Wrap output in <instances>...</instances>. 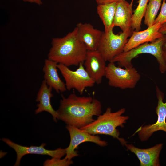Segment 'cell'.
Wrapping results in <instances>:
<instances>
[{
    "mask_svg": "<svg viewBox=\"0 0 166 166\" xmlns=\"http://www.w3.org/2000/svg\"><path fill=\"white\" fill-rule=\"evenodd\" d=\"M117 2L98 4L97 7V13L102 20L106 32L114 27L113 22L116 10Z\"/></svg>",
    "mask_w": 166,
    "mask_h": 166,
    "instance_id": "18",
    "label": "cell"
},
{
    "mask_svg": "<svg viewBox=\"0 0 166 166\" xmlns=\"http://www.w3.org/2000/svg\"><path fill=\"white\" fill-rule=\"evenodd\" d=\"M83 63L80 64L75 70H71L62 64L57 65L58 69L65 80L67 89H75L80 94L83 93L86 88L92 87L95 84L86 71Z\"/></svg>",
    "mask_w": 166,
    "mask_h": 166,
    "instance_id": "7",
    "label": "cell"
},
{
    "mask_svg": "<svg viewBox=\"0 0 166 166\" xmlns=\"http://www.w3.org/2000/svg\"><path fill=\"white\" fill-rule=\"evenodd\" d=\"M149 0H139L138 5L134 10L132 16V30L139 31L141 29V25L144 17Z\"/></svg>",
    "mask_w": 166,
    "mask_h": 166,
    "instance_id": "20",
    "label": "cell"
},
{
    "mask_svg": "<svg viewBox=\"0 0 166 166\" xmlns=\"http://www.w3.org/2000/svg\"><path fill=\"white\" fill-rule=\"evenodd\" d=\"M166 0H163L161 5V10L157 17H156L154 23H159L162 25L166 22Z\"/></svg>",
    "mask_w": 166,
    "mask_h": 166,
    "instance_id": "22",
    "label": "cell"
},
{
    "mask_svg": "<svg viewBox=\"0 0 166 166\" xmlns=\"http://www.w3.org/2000/svg\"><path fill=\"white\" fill-rule=\"evenodd\" d=\"M23 1L34 3L38 5H41L42 4V0H21Z\"/></svg>",
    "mask_w": 166,
    "mask_h": 166,
    "instance_id": "25",
    "label": "cell"
},
{
    "mask_svg": "<svg viewBox=\"0 0 166 166\" xmlns=\"http://www.w3.org/2000/svg\"><path fill=\"white\" fill-rule=\"evenodd\" d=\"M73 162L72 160H69L65 158H61L53 157L48 159L44 162V166H68L73 164Z\"/></svg>",
    "mask_w": 166,
    "mask_h": 166,
    "instance_id": "21",
    "label": "cell"
},
{
    "mask_svg": "<svg viewBox=\"0 0 166 166\" xmlns=\"http://www.w3.org/2000/svg\"><path fill=\"white\" fill-rule=\"evenodd\" d=\"M66 128L69 132L70 141L69 146L65 148V158L69 160L78 155L76 150L78 146L85 142H91L101 147L107 145V142L101 140L97 135L91 134L73 126L67 125Z\"/></svg>",
    "mask_w": 166,
    "mask_h": 166,
    "instance_id": "8",
    "label": "cell"
},
{
    "mask_svg": "<svg viewBox=\"0 0 166 166\" xmlns=\"http://www.w3.org/2000/svg\"><path fill=\"white\" fill-rule=\"evenodd\" d=\"M106 62L97 50L88 51L83 65L86 71L97 84H101L105 76Z\"/></svg>",
    "mask_w": 166,
    "mask_h": 166,
    "instance_id": "11",
    "label": "cell"
},
{
    "mask_svg": "<svg viewBox=\"0 0 166 166\" xmlns=\"http://www.w3.org/2000/svg\"><path fill=\"white\" fill-rule=\"evenodd\" d=\"M163 55L165 62L166 68V47L164 46L163 47Z\"/></svg>",
    "mask_w": 166,
    "mask_h": 166,
    "instance_id": "26",
    "label": "cell"
},
{
    "mask_svg": "<svg viewBox=\"0 0 166 166\" xmlns=\"http://www.w3.org/2000/svg\"><path fill=\"white\" fill-rule=\"evenodd\" d=\"M1 140L12 148L16 152L17 158L14 166H19L22 158L28 154L47 155L50 156L52 158H61L66 155L65 148H59L54 150H48L45 148L46 145L45 143H42L39 146L27 147L17 144L7 138H3Z\"/></svg>",
    "mask_w": 166,
    "mask_h": 166,
    "instance_id": "10",
    "label": "cell"
},
{
    "mask_svg": "<svg viewBox=\"0 0 166 166\" xmlns=\"http://www.w3.org/2000/svg\"><path fill=\"white\" fill-rule=\"evenodd\" d=\"M124 146L127 150L134 153L140 161V166H159V156L163 144L160 143L146 149L137 148L132 144L126 143Z\"/></svg>",
    "mask_w": 166,
    "mask_h": 166,
    "instance_id": "14",
    "label": "cell"
},
{
    "mask_svg": "<svg viewBox=\"0 0 166 166\" xmlns=\"http://www.w3.org/2000/svg\"><path fill=\"white\" fill-rule=\"evenodd\" d=\"M125 111V108H122L113 112L111 109L108 107L103 114L98 116L97 119L80 129L92 135L111 136L118 139L123 146H124L127 142L124 138L119 137L120 132L117 128L124 127V124L129 119L128 116L122 115Z\"/></svg>",
    "mask_w": 166,
    "mask_h": 166,
    "instance_id": "3",
    "label": "cell"
},
{
    "mask_svg": "<svg viewBox=\"0 0 166 166\" xmlns=\"http://www.w3.org/2000/svg\"><path fill=\"white\" fill-rule=\"evenodd\" d=\"M58 63L49 59L45 61L43 68L44 78L47 85L57 93L66 91L65 83L60 77L58 73Z\"/></svg>",
    "mask_w": 166,
    "mask_h": 166,
    "instance_id": "17",
    "label": "cell"
},
{
    "mask_svg": "<svg viewBox=\"0 0 166 166\" xmlns=\"http://www.w3.org/2000/svg\"><path fill=\"white\" fill-rule=\"evenodd\" d=\"M162 25L155 23L142 31H132L124 48L127 51L146 43L152 42L163 36L159 31Z\"/></svg>",
    "mask_w": 166,
    "mask_h": 166,
    "instance_id": "12",
    "label": "cell"
},
{
    "mask_svg": "<svg viewBox=\"0 0 166 166\" xmlns=\"http://www.w3.org/2000/svg\"><path fill=\"white\" fill-rule=\"evenodd\" d=\"M78 36L88 51L97 50L103 33L89 23H78L76 26Z\"/></svg>",
    "mask_w": 166,
    "mask_h": 166,
    "instance_id": "13",
    "label": "cell"
},
{
    "mask_svg": "<svg viewBox=\"0 0 166 166\" xmlns=\"http://www.w3.org/2000/svg\"><path fill=\"white\" fill-rule=\"evenodd\" d=\"M162 0H149L144 15V23L148 27L154 24Z\"/></svg>",
    "mask_w": 166,
    "mask_h": 166,
    "instance_id": "19",
    "label": "cell"
},
{
    "mask_svg": "<svg viewBox=\"0 0 166 166\" xmlns=\"http://www.w3.org/2000/svg\"><path fill=\"white\" fill-rule=\"evenodd\" d=\"M159 31L162 34L166 35V22L162 25ZM164 46L166 47V43Z\"/></svg>",
    "mask_w": 166,
    "mask_h": 166,
    "instance_id": "24",
    "label": "cell"
},
{
    "mask_svg": "<svg viewBox=\"0 0 166 166\" xmlns=\"http://www.w3.org/2000/svg\"><path fill=\"white\" fill-rule=\"evenodd\" d=\"M133 3L125 0L117 2L113 25L114 27H119L123 32L132 30Z\"/></svg>",
    "mask_w": 166,
    "mask_h": 166,
    "instance_id": "15",
    "label": "cell"
},
{
    "mask_svg": "<svg viewBox=\"0 0 166 166\" xmlns=\"http://www.w3.org/2000/svg\"><path fill=\"white\" fill-rule=\"evenodd\" d=\"M156 90L158 99L156 108L157 120L155 123L142 126L136 131L141 141L147 140L156 131L161 130L166 132V102H163L164 93L157 86Z\"/></svg>",
    "mask_w": 166,
    "mask_h": 166,
    "instance_id": "9",
    "label": "cell"
},
{
    "mask_svg": "<svg viewBox=\"0 0 166 166\" xmlns=\"http://www.w3.org/2000/svg\"><path fill=\"white\" fill-rule=\"evenodd\" d=\"M52 89L48 86L45 80L42 81L37 96L36 101L39 103L37 105V108L35 113L37 114L43 111L47 112L51 115L54 121L57 122L58 114L57 110L53 109L51 102V98L53 96Z\"/></svg>",
    "mask_w": 166,
    "mask_h": 166,
    "instance_id": "16",
    "label": "cell"
},
{
    "mask_svg": "<svg viewBox=\"0 0 166 166\" xmlns=\"http://www.w3.org/2000/svg\"><path fill=\"white\" fill-rule=\"evenodd\" d=\"M105 77L109 86L121 89L134 88L140 78L133 66L123 69L112 62L106 66Z\"/></svg>",
    "mask_w": 166,
    "mask_h": 166,
    "instance_id": "5",
    "label": "cell"
},
{
    "mask_svg": "<svg viewBox=\"0 0 166 166\" xmlns=\"http://www.w3.org/2000/svg\"><path fill=\"white\" fill-rule=\"evenodd\" d=\"M112 28L104 31L97 49L106 61L111 62L117 56L124 51V47L132 32L131 30L115 34Z\"/></svg>",
    "mask_w": 166,
    "mask_h": 166,
    "instance_id": "6",
    "label": "cell"
},
{
    "mask_svg": "<svg viewBox=\"0 0 166 166\" xmlns=\"http://www.w3.org/2000/svg\"><path fill=\"white\" fill-rule=\"evenodd\" d=\"M58 120L67 125L81 128L89 124L93 117L101 114V102L91 97L78 96L74 93L65 97L62 96L57 110Z\"/></svg>",
    "mask_w": 166,
    "mask_h": 166,
    "instance_id": "1",
    "label": "cell"
},
{
    "mask_svg": "<svg viewBox=\"0 0 166 166\" xmlns=\"http://www.w3.org/2000/svg\"><path fill=\"white\" fill-rule=\"evenodd\" d=\"M131 2H133V0H132Z\"/></svg>",
    "mask_w": 166,
    "mask_h": 166,
    "instance_id": "27",
    "label": "cell"
},
{
    "mask_svg": "<svg viewBox=\"0 0 166 166\" xmlns=\"http://www.w3.org/2000/svg\"><path fill=\"white\" fill-rule=\"evenodd\" d=\"M166 43V35H164L152 42L146 43L128 51H123L115 57L111 62H117L119 67L128 68L133 66L132 60L138 55L149 54L156 58L159 65L160 71L164 73L166 71V68L163 47Z\"/></svg>",
    "mask_w": 166,
    "mask_h": 166,
    "instance_id": "4",
    "label": "cell"
},
{
    "mask_svg": "<svg viewBox=\"0 0 166 166\" xmlns=\"http://www.w3.org/2000/svg\"><path fill=\"white\" fill-rule=\"evenodd\" d=\"M88 50L80 40L76 27L62 38H54L48 54V59L67 67L83 63Z\"/></svg>",
    "mask_w": 166,
    "mask_h": 166,
    "instance_id": "2",
    "label": "cell"
},
{
    "mask_svg": "<svg viewBox=\"0 0 166 166\" xmlns=\"http://www.w3.org/2000/svg\"><path fill=\"white\" fill-rule=\"evenodd\" d=\"M123 0H96L98 5L110 3L113 2H118Z\"/></svg>",
    "mask_w": 166,
    "mask_h": 166,
    "instance_id": "23",
    "label": "cell"
}]
</instances>
